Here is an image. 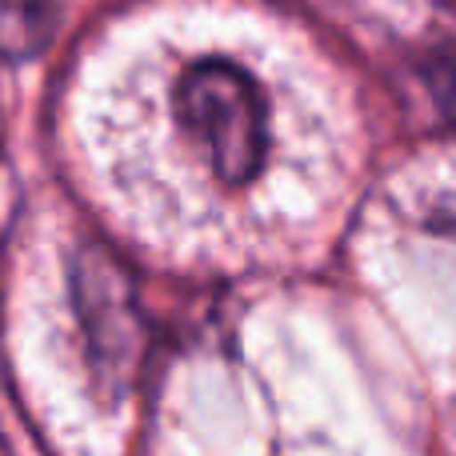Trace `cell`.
I'll return each mask as SVG.
<instances>
[{
    "mask_svg": "<svg viewBox=\"0 0 456 456\" xmlns=\"http://www.w3.org/2000/svg\"><path fill=\"white\" fill-rule=\"evenodd\" d=\"M176 117L224 184H248L268 152V104L236 61H197L176 85Z\"/></svg>",
    "mask_w": 456,
    "mask_h": 456,
    "instance_id": "6da1fadb",
    "label": "cell"
},
{
    "mask_svg": "<svg viewBox=\"0 0 456 456\" xmlns=\"http://www.w3.org/2000/svg\"><path fill=\"white\" fill-rule=\"evenodd\" d=\"M72 292H77V313L85 324L88 348L96 364H120L133 361V348L141 340V321H136V292L120 260L101 244H85L72 265Z\"/></svg>",
    "mask_w": 456,
    "mask_h": 456,
    "instance_id": "7a4b0ae2",
    "label": "cell"
},
{
    "mask_svg": "<svg viewBox=\"0 0 456 456\" xmlns=\"http://www.w3.org/2000/svg\"><path fill=\"white\" fill-rule=\"evenodd\" d=\"M64 0H0V64L40 56L61 32Z\"/></svg>",
    "mask_w": 456,
    "mask_h": 456,
    "instance_id": "3957f363",
    "label": "cell"
},
{
    "mask_svg": "<svg viewBox=\"0 0 456 456\" xmlns=\"http://www.w3.org/2000/svg\"><path fill=\"white\" fill-rule=\"evenodd\" d=\"M420 80L433 96L436 112L456 128V45H441L420 61Z\"/></svg>",
    "mask_w": 456,
    "mask_h": 456,
    "instance_id": "277c9868",
    "label": "cell"
}]
</instances>
